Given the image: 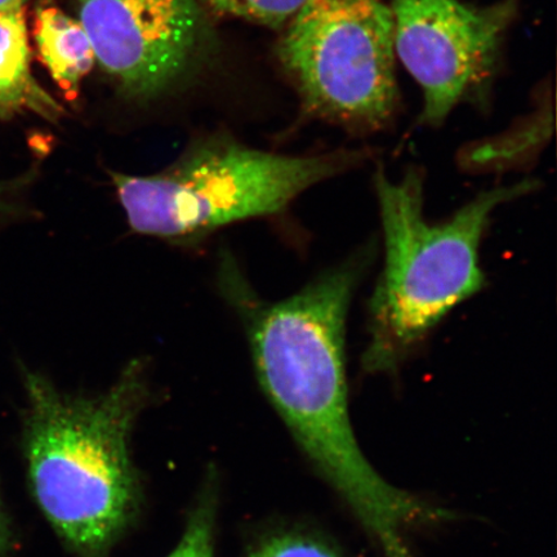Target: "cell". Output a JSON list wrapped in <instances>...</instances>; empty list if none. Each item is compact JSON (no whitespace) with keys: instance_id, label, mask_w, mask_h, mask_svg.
I'll return each mask as SVG.
<instances>
[{"instance_id":"cell-11","label":"cell","mask_w":557,"mask_h":557,"mask_svg":"<svg viewBox=\"0 0 557 557\" xmlns=\"http://www.w3.org/2000/svg\"><path fill=\"white\" fill-rule=\"evenodd\" d=\"M215 15L238 18L283 29L301 9L305 0H201Z\"/></svg>"},{"instance_id":"cell-9","label":"cell","mask_w":557,"mask_h":557,"mask_svg":"<svg viewBox=\"0 0 557 557\" xmlns=\"http://www.w3.org/2000/svg\"><path fill=\"white\" fill-rule=\"evenodd\" d=\"M34 39L41 61L69 100L79 94L81 83L96 64L85 27L58 5L40 3L35 11Z\"/></svg>"},{"instance_id":"cell-10","label":"cell","mask_w":557,"mask_h":557,"mask_svg":"<svg viewBox=\"0 0 557 557\" xmlns=\"http://www.w3.org/2000/svg\"><path fill=\"white\" fill-rule=\"evenodd\" d=\"M545 127L546 121L537 124L535 117V122L515 129L512 134L473 145L463 151L461 164L466 170L479 172L508 170L524 163L537 152L540 145L545 144L547 135H539V129Z\"/></svg>"},{"instance_id":"cell-13","label":"cell","mask_w":557,"mask_h":557,"mask_svg":"<svg viewBox=\"0 0 557 557\" xmlns=\"http://www.w3.org/2000/svg\"><path fill=\"white\" fill-rule=\"evenodd\" d=\"M215 504L206 494L194 508L176 548L166 557H214Z\"/></svg>"},{"instance_id":"cell-5","label":"cell","mask_w":557,"mask_h":557,"mask_svg":"<svg viewBox=\"0 0 557 557\" xmlns=\"http://www.w3.org/2000/svg\"><path fill=\"white\" fill-rule=\"evenodd\" d=\"M278 44L306 113L352 134L393 120L395 23L381 0H305Z\"/></svg>"},{"instance_id":"cell-1","label":"cell","mask_w":557,"mask_h":557,"mask_svg":"<svg viewBox=\"0 0 557 557\" xmlns=\"http://www.w3.org/2000/svg\"><path fill=\"white\" fill-rule=\"evenodd\" d=\"M368 250L276 302L257 297L227 261L221 278L246 326L263 393L361 527L373 540L387 541L413 519L417 499L374 470L348 410L346 320L371 261Z\"/></svg>"},{"instance_id":"cell-15","label":"cell","mask_w":557,"mask_h":557,"mask_svg":"<svg viewBox=\"0 0 557 557\" xmlns=\"http://www.w3.org/2000/svg\"><path fill=\"white\" fill-rule=\"evenodd\" d=\"M7 548H9V528H7L2 503H0V557H4Z\"/></svg>"},{"instance_id":"cell-7","label":"cell","mask_w":557,"mask_h":557,"mask_svg":"<svg viewBox=\"0 0 557 557\" xmlns=\"http://www.w3.org/2000/svg\"><path fill=\"white\" fill-rule=\"evenodd\" d=\"M75 7L96 62L135 99L184 78L203 47L198 0H75Z\"/></svg>"},{"instance_id":"cell-14","label":"cell","mask_w":557,"mask_h":557,"mask_svg":"<svg viewBox=\"0 0 557 557\" xmlns=\"http://www.w3.org/2000/svg\"><path fill=\"white\" fill-rule=\"evenodd\" d=\"M30 177L0 180V224L20 218L24 211L23 193Z\"/></svg>"},{"instance_id":"cell-3","label":"cell","mask_w":557,"mask_h":557,"mask_svg":"<svg viewBox=\"0 0 557 557\" xmlns=\"http://www.w3.org/2000/svg\"><path fill=\"white\" fill-rule=\"evenodd\" d=\"M423 173L409 169L392 181L374 173L385 263L369 305V339L361 366L393 374L456 306L484 287L479 249L500 206L537 190L535 180L497 187L438 224L424 218Z\"/></svg>"},{"instance_id":"cell-6","label":"cell","mask_w":557,"mask_h":557,"mask_svg":"<svg viewBox=\"0 0 557 557\" xmlns=\"http://www.w3.org/2000/svg\"><path fill=\"white\" fill-rule=\"evenodd\" d=\"M395 53L423 92L420 123L437 127L485 87L517 0L475 7L459 0H392Z\"/></svg>"},{"instance_id":"cell-2","label":"cell","mask_w":557,"mask_h":557,"mask_svg":"<svg viewBox=\"0 0 557 557\" xmlns=\"http://www.w3.org/2000/svg\"><path fill=\"white\" fill-rule=\"evenodd\" d=\"M25 457L34 498L73 552L96 557L134 520L139 483L132 429L149 395L148 364L129 361L96 395L61 392L26 372Z\"/></svg>"},{"instance_id":"cell-8","label":"cell","mask_w":557,"mask_h":557,"mask_svg":"<svg viewBox=\"0 0 557 557\" xmlns=\"http://www.w3.org/2000/svg\"><path fill=\"white\" fill-rule=\"evenodd\" d=\"M62 111L34 78L25 7L0 9V120L34 113L53 121Z\"/></svg>"},{"instance_id":"cell-4","label":"cell","mask_w":557,"mask_h":557,"mask_svg":"<svg viewBox=\"0 0 557 557\" xmlns=\"http://www.w3.org/2000/svg\"><path fill=\"white\" fill-rule=\"evenodd\" d=\"M368 156L338 150L288 157L213 136L162 172L110 177L132 232L191 246L236 222L281 214L310 187L354 170Z\"/></svg>"},{"instance_id":"cell-16","label":"cell","mask_w":557,"mask_h":557,"mask_svg":"<svg viewBox=\"0 0 557 557\" xmlns=\"http://www.w3.org/2000/svg\"><path fill=\"white\" fill-rule=\"evenodd\" d=\"M27 0H0V9H20L25 7Z\"/></svg>"},{"instance_id":"cell-12","label":"cell","mask_w":557,"mask_h":557,"mask_svg":"<svg viewBox=\"0 0 557 557\" xmlns=\"http://www.w3.org/2000/svg\"><path fill=\"white\" fill-rule=\"evenodd\" d=\"M247 557H345L322 535L306 531H283L268 535L249 549Z\"/></svg>"}]
</instances>
